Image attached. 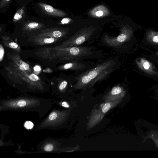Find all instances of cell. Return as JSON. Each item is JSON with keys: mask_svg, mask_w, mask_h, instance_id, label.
Returning <instances> with one entry per match:
<instances>
[{"mask_svg": "<svg viewBox=\"0 0 158 158\" xmlns=\"http://www.w3.org/2000/svg\"><path fill=\"white\" fill-rule=\"evenodd\" d=\"M85 65L83 64L76 62L69 63L62 65L59 67L60 70L71 69L72 70H79L84 68Z\"/></svg>", "mask_w": 158, "mask_h": 158, "instance_id": "cell-12", "label": "cell"}, {"mask_svg": "<svg viewBox=\"0 0 158 158\" xmlns=\"http://www.w3.org/2000/svg\"><path fill=\"white\" fill-rule=\"evenodd\" d=\"M150 33L153 41L155 43H158V32L151 31Z\"/></svg>", "mask_w": 158, "mask_h": 158, "instance_id": "cell-17", "label": "cell"}, {"mask_svg": "<svg viewBox=\"0 0 158 158\" xmlns=\"http://www.w3.org/2000/svg\"><path fill=\"white\" fill-rule=\"evenodd\" d=\"M54 146L53 145L50 143H47L43 147L44 150L46 152H51L53 150Z\"/></svg>", "mask_w": 158, "mask_h": 158, "instance_id": "cell-16", "label": "cell"}, {"mask_svg": "<svg viewBox=\"0 0 158 158\" xmlns=\"http://www.w3.org/2000/svg\"><path fill=\"white\" fill-rule=\"evenodd\" d=\"M143 67L145 69L148 70L150 68V64L148 61H145L143 63Z\"/></svg>", "mask_w": 158, "mask_h": 158, "instance_id": "cell-22", "label": "cell"}, {"mask_svg": "<svg viewBox=\"0 0 158 158\" xmlns=\"http://www.w3.org/2000/svg\"><path fill=\"white\" fill-rule=\"evenodd\" d=\"M11 0H1L0 2V8H3L8 5Z\"/></svg>", "mask_w": 158, "mask_h": 158, "instance_id": "cell-19", "label": "cell"}, {"mask_svg": "<svg viewBox=\"0 0 158 158\" xmlns=\"http://www.w3.org/2000/svg\"><path fill=\"white\" fill-rule=\"evenodd\" d=\"M25 7L23 6L17 10L14 15L13 19V21L14 22H17L22 18L23 15L25 14Z\"/></svg>", "mask_w": 158, "mask_h": 158, "instance_id": "cell-15", "label": "cell"}, {"mask_svg": "<svg viewBox=\"0 0 158 158\" xmlns=\"http://www.w3.org/2000/svg\"><path fill=\"white\" fill-rule=\"evenodd\" d=\"M63 107L65 108H69L70 107L69 105L66 101H63L59 103Z\"/></svg>", "mask_w": 158, "mask_h": 158, "instance_id": "cell-23", "label": "cell"}, {"mask_svg": "<svg viewBox=\"0 0 158 158\" xmlns=\"http://www.w3.org/2000/svg\"><path fill=\"white\" fill-rule=\"evenodd\" d=\"M64 35L63 31L57 28H54L43 30L33 36V37H52L59 39Z\"/></svg>", "mask_w": 158, "mask_h": 158, "instance_id": "cell-5", "label": "cell"}, {"mask_svg": "<svg viewBox=\"0 0 158 158\" xmlns=\"http://www.w3.org/2000/svg\"><path fill=\"white\" fill-rule=\"evenodd\" d=\"M43 25L36 22H30L25 24L23 27L26 31H30L40 29L43 27Z\"/></svg>", "mask_w": 158, "mask_h": 158, "instance_id": "cell-14", "label": "cell"}, {"mask_svg": "<svg viewBox=\"0 0 158 158\" xmlns=\"http://www.w3.org/2000/svg\"><path fill=\"white\" fill-rule=\"evenodd\" d=\"M52 102L46 99L30 97H20L1 101L0 110L35 111L44 117L52 106Z\"/></svg>", "mask_w": 158, "mask_h": 158, "instance_id": "cell-1", "label": "cell"}, {"mask_svg": "<svg viewBox=\"0 0 158 158\" xmlns=\"http://www.w3.org/2000/svg\"><path fill=\"white\" fill-rule=\"evenodd\" d=\"M67 85V82L66 81H63L59 86V89L60 91H63Z\"/></svg>", "mask_w": 158, "mask_h": 158, "instance_id": "cell-18", "label": "cell"}, {"mask_svg": "<svg viewBox=\"0 0 158 158\" xmlns=\"http://www.w3.org/2000/svg\"><path fill=\"white\" fill-rule=\"evenodd\" d=\"M38 5L45 13L50 15L57 17L64 15V13L61 10L56 9L50 5L42 2L39 3Z\"/></svg>", "mask_w": 158, "mask_h": 158, "instance_id": "cell-8", "label": "cell"}, {"mask_svg": "<svg viewBox=\"0 0 158 158\" xmlns=\"http://www.w3.org/2000/svg\"><path fill=\"white\" fill-rule=\"evenodd\" d=\"M70 20V19L68 18H64L62 20L61 23L63 24L67 23L69 22Z\"/></svg>", "mask_w": 158, "mask_h": 158, "instance_id": "cell-24", "label": "cell"}, {"mask_svg": "<svg viewBox=\"0 0 158 158\" xmlns=\"http://www.w3.org/2000/svg\"><path fill=\"white\" fill-rule=\"evenodd\" d=\"M1 38L2 42L5 46L13 49L18 52H20L21 48L20 46L14 42L10 37L7 36H2Z\"/></svg>", "mask_w": 158, "mask_h": 158, "instance_id": "cell-11", "label": "cell"}, {"mask_svg": "<svg viewBox=\"0 0 158 158\" xmlns=\"http://www.w3.org/2000/svg\"><path fill=\"white\" fill-rule=\"evenodd\" d=\"M4 50L2 45L1 44L0 45V60L2 61L3 60L4 55Z\"/></svg>", "mask_w": 158, "mask_h": 158, "instance_id": "cell-21", "label": "cell"}, {"mask_svg": "<svg viewBox=\"0 0 158 158\" xmlns=\"http://www.w3.org/2000/svg\"><path fill=\"white\" fill-rule=\"evenodd\" d=\"M128 37L127 32L125 31L117 36L114 38L106 37L104 39V42L108 45L117 47L121 45L127 40Z\"/></svg>", "mask_w": 158, "mask_h": 158, "instance_id": "cell-6", "label": "cell"}, {"mask_svg": "<svg viewBox=\"0 0 158 158\" xmlns=\"http://www.w3.org/2000/svg\"><path fill=\"white\" fill-rule=\"evenodd\" d=\"M125 92L122 87L116 85L112 88L103 97L106 102L119 100L124 96Z\"/></svg>", "mask_w": 158, "mask_h": 158, "instance_id": "cell-4", "label": "cell"}, {"mask_svg": "<svg viewBox=\"0 0 158 158\" xmlns=\"http://www.w3.org/2000/svg\"><path fill=\"white\" fill-rule=\"evenodd\" d=\"M103 13L102 11H98L96 13V15L98 16H101L103 15Z\"/></svg>", "mask_w": 158, "mask_h": 158, "instance_id": "cell-25", "label": "cell"}, {"mask_svg": "<svg viewBox=\"0 0 158 158\" xmlns=\"http://www.w3.org/2000/svg\"><path fill=\"white\" fill-rule=\"evenodd\" d=\"M25 127L27 129H31L34 126L33 123L30 121H26L24 124Z\"/></svg>", "mask_w": 158, "mask_h": 158, "instance_id": "cell-20", "label": "cell"}, {"mask_svg": "<svg viewBox=\"0 0 158 158\" xmlns=\"http://www.w3.org/2000/svg\"><path fill=\"white\" fill-rule=\"evenodd\" d=\"M10 59L21 70L27 72H31L29 65L23 61L19 56L16 54H12L10 56Z\"/></svg>", "mask_w": 158, "mask_h": 158, "instance_id": "cell-9", "label": "cell"}, {"mask_svg": "<svg viewBox=\"0 0 158 158\" xmlns=\"http://www.w3.org/2000/svg\"><path fill=\"white\" fill-rule=\"evenodd\" d=\"M104 115L100 109L94 110L88 123V128L91 129L100 122L103 119Z\"/></svg>", "mask_w": 158, "mask_h": 158, "instance_id": "cell-7", "label": "cell"}, {"mask_svg": "<svg viewBox=\"0 0 158 158\" xmlns=\"http://www.w3.org/2000/svg\"><path fill=\"white\" fill-rule=\"evenodd\" d=\"M69 114L68 110H58L52 111L49 115L37 127L36 129H57Z\"/></svg>", "mask_w": 158, "mask_h": 158, "instance_id": "cell-3", "label": "cell"}, {"mask_svg": "<svg viewBox=\"0 0 158 158\" xmlns=\"http://www.w3.org/2000/svg\"><path fill=\"white\" fill-rule=\"evenodd\" d=\"M33 43L39 45L52 44L59 40V39L52 37H33Z\"/></svg>", "mask_w": 158, "mask_h": 158, "instance_id": "cell-10", "label": "cell"}, {"mask_svg": "<svg viewBox=\"0 0 158 158\" xmlns=\"http://www.w3.org/2000/svg\"><path fill=\"white\" fill-rule=\"evenodd\" d=\"M113 63L111 60L106 61L81 74L78 78L75 88L79 89L90 86L103 79L112 71Z\"/></svg>", "mask_w": 158, "mask_h": 158, "instance_id": "cell-2", "label": "cell"}, {"mask_svg": "<svg viewBox=\"0 0 158 158\" xmlns=\"http://www.w3.org/2000/svg\"><path fill=\"white\" fill-rule=\"evenodd\" d=\"M120 99L116 101L106 102L101 105V110L104 114H106L109 110L115 107L120 102Z\"/></svg>", "mask_w": 158, "mask_h": 158, "instance_id": "cell-13", "label": "cell"}, {"mask_svg": "<svg viewBox=\"0 0 158 158\" xmlns=\"http://www.w3.org/2000/svg\"><path fill=\"white\" fill-rule=\"evenodd\" d=\"M34 70L35 71H39L40 70V68L39 66H37L34 68Z\"/></svg>", "mask_w": 158, "mask_h": 158, "instance_id": "cell-26", "label": "cell"}]
</instances>
